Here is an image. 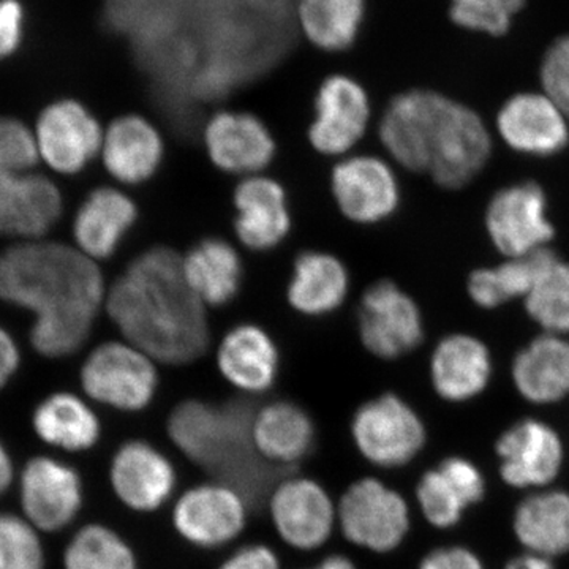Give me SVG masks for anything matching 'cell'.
<instances>
[{
    "label": "cell",
    "instance_id": "obj_1",
    "mask_svg": "<svg viewBox=\"0 0 569 569\" xmlns=\"http://www.w3.org/2000/svg\"><path fill=\"white\" fill-rule=\"evenodd\" d=\"M107 293L97 261L77 247L36 239L0 253V299L36 316L31 343L47 358L84 346Z\"/></svg>",
    "mask_w": 569,
    "mask_h": 569
},
{
    "label": "cell",
    "instance_id": "obj_2",
    "mask_svg": "<svg viewBox=\"0 0 569 569\" xmlns=\"http://www.w3.org/2000/svg\"><path fill=\"white\" fill-rule=\"evenodd\" d=\"M104 307L123 340L157 365H192L211 343L208 307L187 283L181 254L170 247L138 254L111 284Z\"/></svg>",
    "mask_w": 569,
    "mask_h": 569
},
{
    "label": "cell",
    "instance_id": "obj_3",
    "mask_svg": "<svg viewBox=\"0 0 569 569\" xmlns=\"http://www.w3.org/2000/svg\"><path fill=\"white\" fill-rule=\"evenodd\" d=\"M252 421V410L244 402L217 406L189 399L171 411L167 430L187 459L252 503L271 485L276 470L253 447Z\"/></svg>",
    "mask_w": 569,
    "mask_h": 569
},
{
    "label": "cell",
    "instance_id": "obj_4",
    "mask_svg": "<svg viewBox=\"0 0 569 569\" xmlns=\"http://www.w3.org/2000/svg\"><path fill=\"white\" fill-rule=\"evenodd\" d=\"M350 432L362 459L383 470L410 466L429 440L425 419L396 392L362 403L351 418Z\"/></svg>",
    "mask_w": 569,
    "mask_h": 569
},
{
    "label": "cell",
    "instance_id": "obj_5",
    "mask_svg": "<svg viewBox=\"0 0 569 569\" xmlns=\"http://www.w3.org/2000/svg\"><path fill=\"white\" fill-rule=\"evenodd\" d=\"M151 356L127 340H110L91 351L81 367V387L96 402L137 413L151 406L159 389Z\"/></svg>",
    "mask_w": 569,
    "mask_h": 569
},
{
    "label": "cell",
    "instance_id": "obj_6",
    "mask_svg": "<svg viewBox=\"0 0 569 569\" xmlns=\"http://www.w3.org/2000/svg\"><path fill=\"white\" fill-rule=\"evenodd\" d=\"M493 452L501 482L523 493L556 486L567 463L560 430L533 417L518 419L501 430Z\"/></svg>",
    "mask_w": 569,
    "mask_h": 569
},
{
    "label": "cell",
    "instance_id": "obj_7",
    "mask_svg": "<svg viewBox=\"0 0 569 569\" xmlns=\"http://www.w3.org/2000/svg\"><path fill=\"white\" fill-rule=\"evenodd\" d=\"M337 522L351 545L373 553H391L411 530V509L402 493L380 479H358L340 498Z\"/></svg>",
    "mask_w": 569,
    "mask_h": 569
},
{
    "label": "cell",
    "instance_id": "obj_8",
    "mask_svg": "<svg viewBox=\"0 0 569 569\" xmlns=\"http://www.w3.org/2000/svg\"><path fill=\"white\" fill-rule=\"evenodd\" d=\"M452 99L432 89L397 93L378 126V137L389 156L413 173H429L441 122Z\"/></svg>",
    "mask_w": 569,
    "mask_h": 569
},
{
    "label": "cell",
    "instance_id": "obj_9",
    "mask_svg": "<svg viewBox=\"0 0 569 569\" xmlns=\"http://www.w3.org/2000/svg\"><path fill=\"white\" fill-rule=\"evenodd\" d=\"M362 346L383 361H396L425 340V321L415 299L391 280L366 288L358 307Z\"/></svg>",
    "mask_w": 569,
    "mask_h": 569
},
{
    "label": "cell",
    "instance_id": "obj_10",
    "mask_svg": "<svg viewBox=\"0 0 569 569\" xmlns=\"http://www.w3.org/2000/svg\"><path fill=\"white\" fill-rule=\"evenodd\" d=\"M309 141L326 157H347L365 138L372 104L365 86L346 73L328 74L318 88Z\"/></svg>",
    "mask_w": 569,
    "mask_h": 569
},
{
    "label": "cell",
    "instance_id": "obj_11",
    "mask_svg": "<svg viewBox=\"0 0 569 569\" xmlns=\"http://www.w3.org/2000/svg\"><path fill=\"white\" fill-rule=\"evenodd\" d=\"M249 501L239 490L213 481L193 486L176 501V533L198 549H220L246 529Z\"/></svg>",
    "mask_w": 569,
    "mask_h": 569
},
{
    "label": "cell",
    "instance_id": "obj_12",
    "mask_svg": "<svg viewBox=\"0 0 569 569\" xmlns=\"http://www.w3.org/2000/svg\"><path fill=\"white\" fill-rule=\"evenodd\" d=\"M486 230L507 258L546 249L556 230L548 219L545 190L530 181L498 190L486 209Z\"/></svg>",
    "mask_w": 569,
    "mask_h": 569
},
{
    "label": "cell",
    "instance_id": "obj_13",
    "mask_svg": "<svg viewBox=\"0 0 569 569\" xmlns=\"http://www.w3.org/2000/svg\"><path fill=\"white\" fill-rule=\"evenodd\" d=\"M331 192L350 222L376 224L392 217L400 204L396 171L377 156L342 157L331 171Z\"/></svg>",
    "mask_w": 569,
    "mask_h": 569
},
{
    "label": "cell",
    "instance_id": "obj_14",
    "mask_svg": "<svg viewBox=\"0 0 569 569\" xmlns=\"http://www.w3.org/2000/svg\"><path fill=\"white\" fill-rule=\"evenodd\" d=\"M269 515L284 545L298 550L323 548L332 537L337 508L316 479L296 477L279 482L269 497Z\"/></svg>",
    "mask_w": 569,
    "mask_h": 569
},
{
    "label": "cell",
    "instance_id": "obj_15",
    "mask_svg": "<svg viewBox=\"0 0 569 569\" xmlns=\"http://www.w3.org/2000/svg\"><path fill=\"white\" fill-rule=\"evenodd\" d=\"M492 137L477 111L449 104L430 160V178L441 189L459 190L473 181L489 162Z\"/></svg>",
    "mask_w": 569,
    "mask_h": 569
},
{
    "label": "cell",
    "instance_id": "obj_16",
    "mask_svg": "<svg viewBox=\"0 0 569 569\" xmlns=\"http://www.w3.org/2000/svg\"><path fill=\"white\" fill-rule=\"evenodd\" d=\"M203 142L217 170L242 179L263 174L277 151L269 127L249 111L213 112L204 123Z\"/></svg>",
    "mask_w": 569,
    "mask_h": 569
},
{
    "label": "cell",
    "instance_id": "obj_17",
    "mask_svg": "<svg viewBox=\"0 0 569 569\" xmlns=\"http://www.w3.org/2000/svg\"><path fill=\"white\" fill-rule=\"evenodd\" d=\"M104 130L77 100H59L41 112L36 141L40 159L61 174H77L102 151Z\"/></svg>",
    "mask_w": 569,
    "mask_h": 569
},
{
    "label": "cell",
    "instance_id": "obj_18",
    "mask_svg": "<svg viewBox=\"0 0 569 569\" xmlns=\"http://www.w3.org/2000/svg\"><path fill=\"white\" fill-rule=\"evenodd\" d=\"M62 213V194L47 176L0 163V234L36 241Z\"/></svg>",
    "mask_w": 569,
    "mask_h": 569
},
{
    "label": "cell",
    "instance_id": "obj_19",
    "mask_svg": "<svg viewBox=\"0 0 569 569\" xmlns=\"http://www.w3.org/2000/svg\"><path fill=\"white\" fill-rule=\"evenodd\" d=\"M82 497L80 475L61 460L39 456L22 468V512L37 530L59 531L69 527L81 511Z\"/></svg>",
    "mask_w": 569,
    "mask_h": 569
},
{
    "label": "cell",
    "instance_id": "obj_20",
    "mask_svg": "<svg viewBox=\"0 0 569 569\" xmlns=\"http://www.w3.org/2000/svg\"><path fill=\"white\" fill-rule=\"evenodd\" d=\"M112 492L134 512H156L173 497L178 473L173 462L146 440H129L112 455Z\"/></svg>",
    "mask_w": 569,
    "mask_h": 569
},
{
    "label": "cell",
    "instance_id": "obj_21",
    "mask_svg": "<svg viewBox=\"0 0 569 569\" xmlns=\"http://www.w3.org/2000/svg\"><path fill=\"white\" fill-rule=\"evenodd\" d=\"M497 132L516 152L556 156L569 144V119L545 92H518L501 104Z\"/></svg>",
    "mask_w": 569,
    "mask_h": 569
},
{
    "label": "cell",
    "instance_id": "obj_22",
    "mask_svg": "<svg viewBox=\"0 0 569 569\" xmlns=\"http://www.w3.org/2000/svg\"><path fill=\"white\" fill-rule=\"evenodd\" d=\"M430 385L443 402L460 406L485 395L493 377L490 350L471 335H449L433 348Z\"/></svg>",
    "mask_w": 569,
    "mask_h": 569
},
{
    "label": "cell",
    "instance_id": "obj_23",
    "mask_svg": "<svg viewBox=\"0 0 569 569\" xmlns=\"http://www.w3.org/2000/svg\"><path fill=\"white\" fill-rule=\"evenodd\" d=\"M234 233L242 246L268 252L282 244L291 231V213L282 183L269 176L241 179L233 194Z\"/></svg>",
    "mask_w": 569,
    "mask_h": 569
},
{
    "label": "cell",
    "instance_id": "obj_24",
    "mask_svg": "<svg viewBox=\"0 0 569 569\" xmlns=\"http://www.w3.org/2000/svg\"><path fill=\"white\" fill-rule=\"evenodd\" d=\"M102 159L108 173L123 186L151 181L162 167V133L144 116L123 114L103 132Z\"/></svg>",
    "mask_w": 569,
    "mask_h": 569
},
{
    "label": "cell",
    "instance_id": "obj_25",
    "mask_svg": "<svg viewBox=\"0 0 569 569\" xmlns=\"http://www.w3.org/2000/svg\"><path fill=\"white\" fill-rule=\"evenodd\" d=\"M217 367L227 383L244 395H264L274 387L280 353L274 339L261 326H234L217 347Z\"/></svg>",
    "mask_w": 569,
    "mask_h": 569
},
{
    "label": "cell",
    "instance_id": "obj_26",
    "mask_svg": "<svg viewBox=\"0 0 569 569\" xmlns=\"http://www.w3.org/2000/svg\"><path fill=\"white\" fill-rule=\"evenodd\" d=\"M512 537L523 552L553 560L569 556V490L523 493L511 516Z\"/></svg>",
    "mask_w": 569,
    "mask_h": 569
},
{
    "label": "cell",
    "instance_id": "obj_27",
    "mask_svg": "<svg viewBox=\"0 0 569 569\" xmlns=\"http://www.w3.org/2000/svg\"><path fill=\"white\" fill-rule=\"evenodd\" d=\"M516 392L531 406L549 407L569 397V339L563 336L535 337L516 353L511 365Z\"/></svg>",
    "mask_w": 569,
    "mask_h": 569
},
{
    "label": "cell",
    "instance_id": "obj_28",
    "mask_svg": "<svg viewBox=\"0 0 569 569\" xmlns=\"http://www.w3.org/2000/svg\"><path fill=\"white\" fill-rule=\"evenodd\" d=\"M137 219L138 208L129 194L114 187H99L74 216L77 249L93 261L108 260L118 252Z\"/></svg>",
    "mask_w": 569,
    "mask_h": 569
},
{
    "label": "cell",
    "instance_id": "obj_29",
    "mask_svg": "<svg viewBox=\"0 0 569 569\" xmlns=\"http://www.w3.org/2000/svg\"><path fill=\"white\" fill-rule=\"evenodd\" d=\"M316 437L312 417L290 400H276L253 415V447L269 466L284 468L301 462L316 447Z\"/></svg>",
    "mask_w": 569,
    "mask_h": 569
},
{
    "label": "cell",
    "instance_id": "obj_30",
    "mask_svg": "<svg viewBox=\"0 0 569 569\" xmlns=\"http://www.w3.org/2000/svg\"><path fill=\"white\" fill-rule=\"evenodd\" d=\"M350 293V272L336 254L306 250L298 254L288 282V305L307 317L336 312Z\"/></svg>",
    "mask_w": 569,
    "mask_h": 569
},
{
    "label": "cell",
    "instance_id": "obj_31",
    "mask_svg": "<svg viewBox=\"0 0 569 569\" xmlns=\"http://www.w3.org/2000/svg\"><path fill=\"white\" fill-rule=\"evenodd\" d=\"M187 283L206 307H223L241 291L244 266L236 247L223 238H204L181 254Z\"/></svg>",
    "mask_w": 569,
    "mask_h": 569
},
{
    "label": "cell",
    "instance_id": "obj_32",
    "mask_svg": "<svg viewBox=\"0 0 569 569\" xmlns=\"http://www.w3.org/2000/svg\"><path fill=\"white\" fill-rule=\"evenodd\" d=\"M37 437L63 451H89L102 437V425L88 402L71 395L56 392L41 400L32 415Z\"/></svg>",
    "mask_w": 569,
    "mask_h": 569
},
{
    "label": "cell",
    "instance_id": "obj_33",
    "mask_svg": "<svg viewBox=\"0 0 569 569\" xmlns=\"http://www.w3.org/2000/svg\"><path fill=\"white\" fill-rule=\"evenodd\" d=\"M557 254L549 247L520 257L507 258L496 268H478L468 276L471 301L481 309H497L516 298L526 299Z\"/></svg>",
    "mask_w": 569,
    "mask_h": 569
},
{
    "label": "cell",
    "instance_id": "obj_34",
    "mask_svg": "<svg viewBox=\"0 0 569 569\" xmlns=\"http://www.w3.org/2000/svg\"><path fill=\"white\" fill-rule=\"evenodd\" d=\"M367 0H299L296 17L302 36L317 50H350L361 33Z\"/></svg>",
    "mask_w": 569,
    "mask_h": 569
},
{
    "label": "cell",
    "instance_id": "obj_35",
    "mask_svg": "<svg viewBox=\"0 0 569 569\" xmlns=\"http://www.w3.org/2000/svg\"><path fill=\"white\" fill-rule=\"evenodd\" d=\"M415 497L422 518L437 530L456 529L466 519L467 512L475 508L466 489L440 462L419 477Z\"/></svg>",
    "mask_w": 569,
    "mask_h": 569
},
{
    "label": "cell",
    "instance_id": "obj_36",
    "mask_svg": "<svg viewBox=\"0 0 569 569\" xmlns=\"http://www.w3.org/2000/svg\"><path fill=\"white\" fill-rule=\"evenodd\" d=\"M66 569H138L132 546L110 527L89 523L70 539L63 553Z\"/></svg>",
    "mask_w": 569,
    "mask_h": 569
},
{
    "label": "cell",
    "instance_id": "obj_37",
    "mask_svg": "<svg viewBox=\"0 0 569 569\" xmlns=\"http://www.w3.org/2000/svg\"><path fill=\"white\" fill-rule=\"evenodd\" d=\"M527 313L546 335L569 336V263L557 258L523 299Z\"/></svg>",
    "mask_w": 569,
    "mask_h": 569
},
{
    "label": "cell",
    "instance_id": "obj_38",
    "mask_svg": "<svg viewBox=\"0 0 569 569\" xmlns=\"http://www.w3.org/2000/svg\"><path fill=\"white\" fill-rule=\"evenodd\" d=\"M527 0H448L452 24L471 33L507 36Z\"/></svg>",
    "mask_w": 569,
    "mask_h": 569
},
{
    "label": "cell",
    "instance_id": "obj_39",
    "mask_svg": "<svg viewBox=\"0 0 569 569\" xmlns=\"http://www.w3.org/2000/svg\"><path fill=\"white\" fill-rule=\"evenodd\" d=\"M0 569H44L36 527L9 512H0Z\"/></svg>",
    "mask_w": 569,
    "mask_h": 569
},
{
    "label": "cell",
    "instance_id": "obj_40",
    "mask_svg": "<svg viewBox=\"0 0 569 569\" xmlns=\"http://www.w3.org/2000/svg\"><path fill=\"white\" fill-rule=\"evenodd\" d=\"M542 92L569 119V33L557 37L549 44L539 66Z\"/></svg>",
    "mask_w": 569,
    "mask_h": 569
},
{
    "label": "cell",
    "instance_id": "obj_41",
    "mask_svg": "<svg viewBox=\"0 0 569 569\" xmlns=\"http://www.w3.org/2000/svg\"><path fill=\"white\" fill-rule=\"evenodd\" d=\"M40 160L36 134L24 123L11 118H0V163L36 168Z\"/></svg>",
    "mask_w": 569,
    "mask_h": 569
},
{
    "label": "cell",
    "instance_id": "obj_42",
    "mask_svg": "<svg viewBox=\"0 0 569 569\" xmlns=\"http://www.w3.org/2000/svg\"><path fill=\"white\" fill-rule=\"evenodd\" d=\"M418 569H488L477 550L466 545L438 546L422 557Z\"/></svg>",
    "mask_w": 569,
    "mask_h": 569
},
{
    "label": "cell",
    "instance_id": "obj_43",
    "mask_svg": "<svg viewBox=\"0 0 569 569\" xmlns=\"http://www.w3.org/2000/svg\"><path fill=\"white\" fill-rule=\"evenodd\" d=\"M24 32V11L18 0H0V59L18 50Z\"/></svg>",
    "mask_w": 569,
    "mask_h": 569
},
{
    "label": "cell",
    "instance_id": "obj_44",
    "mask_svg": "<svg viewBox=\"0 0 569 569\" xmlns=\"http://www.w3.org/2000/svg\"><path fill=\"white\" fill-rule=\"evenodd\" d=\"M219 569H282L274 550L266 545H247L234 550Z\"/></svg>",
    "mask_w": 569,
    "mask_h": 569
},
{
    "label": "cell",
    "instance_id": "obj_45",
    "mask_svg": "<svg viewBox=\"0 0 569 569\" xmlns=\"http://www.w3.org/2000/svg\"><path fill=\"white\" fill-rule=\"evenodd\" d=\"M20 348L13 337L0 326V389L6 387L20 367Z\"/></svg>",
    "mask_w": 569,
    "mask_h": 569
},
{
    "label": "cell",
    "instance_id": "obj_46",
    "mask_svg": "<svg viewBox=\"0 0 569 569\" xmlns=\"http://www.w3.org/2000/svg\"><path fill=\"white\" fill-rule=\"evenodd\" d=\"M503 569H557L556 561L535 556V553L520 552L505 563Z\"/></svg>",
    "mask_w": 569,
    "mask_h": 569
},
{
    "label": "cell",
    "instance_id": "obj_47",
    "mask_svg": "<svg viewBox=\"0 0 569 569\" xmlns=\"http://www.w3.org/2000/svg\"><path fill=\"white\" fill-rule=\"evenodd\" d=\"M13 481V462L6 445L0 441V496L7 492Z\"/></svg>",
    "mask_w": 569,
    "mask_h": 569
},
{
    "label": "cell",
    "instance_id": "obj_48",
    "mask_svg": "<svg viewBox=\"0 0 569 569\" xmlns=\"http://www.w3.org/2000/svg\"><path fill=\"white\" fill-rule=\"evenodd\" d=\"M316 569H358L353 561L342 553H332L320 561Z\"/></svg>",
    "mask_w": 569,
    "mask_h": 569
}]
</instances>
